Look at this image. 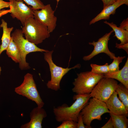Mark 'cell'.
<instances>
[{"instance_id":"6da1fadb","label":"cell","mask_w":128,"mask_h":128,"mask_svg":"<svg viewBox=\"0 0 128 128\" xmlns=\"http://www.w3.org/2000/svg\"><path fill=\"white\" fill-rule=\"evenodd\" d=\"M90 98L89 94H76L73 97L75 101L71 106L64 104L54 108L53 112L56 120L60 122L71 120L77 122L80 112Z\"/></svg>"},{"instance_id":"7a4b0ae2","label":"cell","mask_w":128,"mask_h":128,"mask_svg":"<svg viewBox=\"0 0 128 128\" xmlns=\"http://www.w3.org/2000/svg\"><path fill=\"white\" fill-rule=\"evenodd\" d=\"M21 30L26 39L36 45L50 36L47 27L33 17L27 19Z\"/></svg>"},{"instance_id":"3957f363","label":"cell","mask_w":128,"mask_h":128,"mask_svg":"<svg viewBox=\"0 0 128 128\" xmlns=\"http://www.w3.org/2000/svg\"><path fill=\"white\" fill-rule=\"evenodd\" d=\"M23 35L22 30L19 29H16L11 35L19 51L21 60L19 63V67L21 70H27L30 68L29 64L26 61V56L28 54L32 52H45L48 51L40 48L29 42L25 39Z\"/></svg>"},{"instance_id":"277c9868","label":"cell","mask_w":128,"mask_h":128,"mask_svg":"<svg viewBox=\"0 0 128 128\" xmlns=\"http://www.w3.org/2000/svg\"><path fill=\"white\" fill-rule=\"evenodd\" d=\"M105 103L94 97L89 99L87 104L80 113L82 114L86 128H91V124L95 119L101 120V116L106 113H110Z\"/></svg>"},{"instance_id":"5b68a950","label":"cell","mask_w":128,"mask_h":128,"mask_svg":"<svg viewBox=\"0 0 128 128\" xmlns=\"http://www.w3.org/2000/svg\"><path fill=\"white\" fill-rule=\"evenodd\" d=\"M77 75L72 89L76 94H90L99 81L104 77V74H95L91 71L82 72Z\"/></svg>"},{"instance_id":"8992f818","label":"cell","mask_w":128,"mask_h":128,"mask_svg":"<svg viewBox=\"0 0 128 128\" xmlns=\"http://www.w3.org/2000/svg\"><path fill=\"white\" fill-rule=\"evenodd\" d=\"M53 52V50H48L44 53V59L49 65L51 76V79L48 81L46 86L49 89L57 91L60 89V83L63 77L71 69L80 68L81 65L78 64L70 68H64L58 66L52 60V55Z\"/></svg>"},{"instance_id":"52a82bcc","label":"cell","mask_w":128,"mask_h":128,"mask_svg":"<svg viewBox=\"0 0 128 128\" xmlns=\"http://www.w3.org/2000/svg\"><path fill=\"white\" fill-rule=\"evenodd\" d=\"M14 91L35 102L38 106L43 107L44 105L37 90L33 76L31 73H27L25 75L23 82L15 88Z\"/></svg>"},{"instance_id":"ba28073f","label":"cell","mask_w":128,"mask_h":128,"mask_svg":"<svg viewBox=\"0 0 128 128\" xmlns=\"http://www.w3.org/2000/svg\"><path fill=\"white\" fill-rule=\"evenodd\" d=\"M118 84L114 79L103 78L95 86L90 96L105 102L115 91Z\"/></svg>"},{"instance_id":"9c48e42d","label":"cell","mask_w":128,"mask_h":128,"mask_svg":"<svg viewBox=\"0 0 128 128\" xmlns=\"http://www.w3.org/2000/svg\"><path fill=\"white\" fill-rule=\"evenodd\" d=\"M33 12L34 18L46 26L50 33L52 32L56 26L57 18L50 5H45L40 10H33Z\"/></svg>"},{"instance_id":"30bf717a","label":"cell","mask_w":128,"mask_h":128,"mask_svg":"<svg viewBox=\"0 0 128 128\" xmlns=\"http://www.w3.org/2000/svg\"><path fill=\"white\" fill-rule=\"evenodd\" d=\"M114 32L112 30L99 38L97 41H93L92 42H89V45L94 46V49L90 54L84 56L83 59L85 61L89 60L95 56L101 53L105 54L111 59H113L115 57V55L109 50L108 45V41L110 39V37Z\"/></svg>"},{"instance_id":"8fae6325","label":"cell","mask_w":128,"mask_h":128,"mask_svg":"<svg viewBox=\"0 0 128 128\" xmlns=\"http://www.w3.org/2000/svg\"><path fill=\"white\" fill-rule=\"evenodd\" d=\"M12 6L10 12L13 18L19 20L23 26L27 19L30 17H34L33 9L32 7L28 6L23 3V0H9Z\"/></svg>"},{"instance_id":"7c38bea8","label":"cell","mask_w":128,"mask_h":128,"mask_svg":"<svg viewBox=\"0 0 128 128\" xmlns=\"http://www.w3.org/2000/svg\"><path fill=\"white\" fill-rule=\"evenodd\" d=\"M105 103L110 113L128 117V110L118 97L117 94L115 91Z\"/></svg>"},{"instance_id":"4fadbf2b","label":"cell","mask_w":128,"mask_h":128,"mask_svg":"<svg viewBox=\"0 0 128 128\" xmlns=\"http://www.w3.org/2000/svg\"><path fill=\"white\" fill-rule=\"evenodd\" d=\"M30 114V121L22 125L20 128H41L42 120L47 116L45 110L37 106L32 110Z\"/></svg>"},{"instance_id":"5bb4252c","label":"cell","mask_w":128,"mask_h":128,"mask_svg":"<svg viewBox=\"0 0 128 128\" xmlns=\"http://www.w3.org/2000/svg\"><path fill=\"white\" fill-rule=\"evenodd\" d=\"M123 4L128 5V0H117L113 4L103 8L101 12L90 22L89 24H94L102 19H109L110 15L114 14L116 9Z\"/></svg>"},{"instance_id":"9a60e30c","label":"cell","mask_w":128,"mask_h":128,"mask_svg":"<svg viewBox=\"0 0 128 128\" xmlns=\"http://www.w3.org/2000/svg\"><path fill=\"white\" fill-rule=\"evenodd\" d=\"M104 75V78L117 80L128 88V58L122 69L115 72L108 73Z\"/></svg>"},{"instance_id":"2e32d148","label":"cell","mask_w":128,"mask_h":128,"mask_svg":"<svg viewBox=\"0 0 128 128\" xmlns=\"http://www.w3.org/2000/svg\"><path fill=\"white\" fill-rule=\"evenodd\" d=\"M1 21L0 27L3 29V33L1 38V44L0 45V55L7 49L11 39V33L14 28L13 27H8L7 23L3 19Z\"/></svg>"},{"instance_id":"e0dca14e","label":"cell","mask_w":128,"mask_h":128,"mask_svg":"<svg viewBox=\"0 0 128 128\" xmlns=\"http://www.w3.org/2000/svg\"><path fill=\"white\" fill-rule=\"evenodd\" d=\"M104 23L108 25L113 29L115 32V36L120 41V44H125L128 43V31L117 27L113 22L110 23L106 21Z\"/></svg>"},{"instance_id":"ac0fdd59","label":"cell","mask_w":128,"mask_h":128,"mask_svg":"<svg viewBox=\"0 0 128 128\" xmlns=\"http://www.w3.org/2000/svg\"><path fill=\"white\" fill-rule=\"evenodd\" d=\"M6 50V54L8 57L15 63H20L21 58L19 51L12 38Z\"/></svg>"},{"instance_id":"d6986e66","label":"cell","mask_w":128,"mask_h":128,"mask_svg":"<svg viewBox=\"0 0 128 128\" xmlns=\"http://www.w3.org/2000/svg\"><path fill=\"white\" fill-rule=\"evenodd\" d=\"M114 128H127L128 127V119L125 116L110 113Z\"/></svg>"},{"instance_id":"ffe728a7","label":"cell","mask_w":128,"mask_h":128,"mask_svg":"<svg viewBox=\"0 0 128 128\" xmlns=\"http://www.w3.org/2000/svg\"><path fill=\"white\" fill-rule=\"evenodd\" d=\"M115 91L119 99L128 110V88L121 83L118 84Z\"/></svg>"},{"instance_id":"44dd1931","label":"cell","mask_w":128,"mask_h":128,"mask_svg":"<svg viewBox=\"0 0 128 128\" xmlns=\"http://www.w3.org/2000/svg\"><path fill=\"white\" fill-rule=\"evenodd\" d=\"M108 64L106 63L103 65H100L91 64L90 66L91 68V71L95 74H104L109 73Z\"/></svg>"},{"instance_id":"7402d4cb","label":"cell","mask_w":128,"mask_h":128,"mask_svg":"<svg viewBox=\"0 0 128 128\" xmlns=\"http://www.w3.org/2000/svg\"><path fill=\"white\" fill-rule=\"evenodd\" d=\"M125 57V56L115 57L113 59L112 62L108 65L109 73L114 72L119 70V64Z\"/></svg>"},{"instance_id":"603a6c76","label":"cell","mask_w":128,"mask_h":128,"mask_svg":"<svg viewBox=\"0 0 128 128\" xmlns=\"http://www.w3.org/2000/svg\"><path fill=\"white\" fill-rule=\"evenodd\" d=\"M24 1L27 4L32 6V9L34 10L41 9L45 5L40 0H21Z\"/></svg>"},{"instance_id":"cb8c5ba5","label":"cell","mask_w":128,"mask_h":128,"mask_svg":"<svg viewBox=\"0 0 128 128\" xmlns=\"http://www.w3.org/2000/svg\"><path fill=\"white\" fill-rule=\"evenodd\" d=\"M61 124L57 128H77V123L71 120H66L62 122Z\"/></svg>"},{"instance_id":"d4e9b609","label":"cell","mask_w":128,"mask_h":128,"mask_svg":"<svg viewBox=\"0 0 128 128\" xmlns=\"http://www.w3.org/2000/svg\"><path fill=\"white\" fill-rule=\"evenodd\" d=\"M77 128H86L84 123L82 115L80 113L78 118Z\"/></svg>"},{"instance_id":"484cf974","label":"cell","mask_w":128,"mask_h":128,"mask_svg":"<svg viewBox=\"0 0 128 128\" xmlns=\"http://www.w3.org/2000/svg\"><path fill=\"white\" fill-rule=\"evenodd\" d=\"M119 27L128 31V18L124 19L120 24Z\"/></svg>"},{"instance_id":"4316f807","label":"cell","mask_w":128,"mask_h":128,"mask_svg":"<svg viewBox=\"0 0 128 128\" xmlns=\"http://www.w3.org/2000/svg\"><path fill=\"white\" fill-rule=\"evenodd\" d=\"M115 47L120 49H123L125 50L127 54L128 53V43L125 44H120L116 43Z\"/></svg>"},{"instance_id":"83f0119b","label":"cell","mask_w":128,"mask_h":128,"mask_svg":"<svg viewBox=\"0 0 128 128\" xmlns=\"http://www.w3.org/2000/svg\"><path fill=\"white\" fill-rule=\"evenodd\" d=\"M10 3L5 1L3 0H0V10L5 8L10 7Z\"/></svg>"},{"instance_id":"f1b7e54d","label":"cell","mask_w":128,"mask_h":128,"mask_svg":"<svg viewBox=\"0 0 128 128\" xmlns=\"http://www.w3.org/2000/svg\"><path fill=\"white\" fill-rule=\"evenodd\" d=\"M103 4V8H105L116 2L117 0H101Z\"/></svg>"},{"instance_id":"f546056e","label":"cell","mask_w":128,"mask_h":128,"mask_svg":"<svg viewBox=\"0 0 128 128\" xmlns=\"http://www.w3.org/2000/svg\"><path fill=\"white\" fill-rule=\"evenodd\" d=\"M101 128H113V125L112 121L111 118H110V119Z\"/></svg>"},{"instance_id":"4dcf8cb0","label":"cell","mask_w":128,"mask_h":128,"mask_svg":"<svg viewBox=\"0 0 128 128\" xmlns=\"http://www.w3.org/2000/svg\"><path fill=\"white\" fill-rule=\"evenodd\" d=\"M9 8L10 9H3L0 10V17L8 13H10L12 9V6L11 5L10 6Z\"/></svg>"},{"instance_id":"1f68e13d","label":"cell","mask_w":128,"mask_h":128,"mask_svg":"<svg viewBox=\"0 0 128 128\" xmlns=\"http://www.w3.org/2000/svg\"><path fill=\"white\" fill-rule=\"evenodd\" d=\"M57 1V5H58V2H59V1L60 0H56Z\"/></svg>"}]
</instances>
